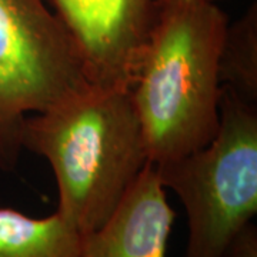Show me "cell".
I'll return each mask as SVG.
<instances>
[{
  "instance_id": "2",
  "label": "cell",
  "mask_w": 257,
  "mask_h": 257,
  "mask_svg": "<svg viewBox=\"0 0 257 257\" xmlns=\"http://www.w3.org/2000/svg\"><path fill=\"white\" fill-rule=\"evenodd\" d=\"M22 149L55 175L57 211L80 234L99 229L150 160L130 89L89 86L28 116Z\"/></svg>"
},
{
  "instance_id": "9",
  "label": "cell",
  "mask_w": 257,
  "mask_h": 257,
  "mask_svg": "<svg viewBox=\"0 0 257 257\" xmlns=\"http://www.w3.org/2000/svg\"><path fill=\"white\" fill-rule=\"evenodd\" d=\"M220 257H257V229L248 223L224 248Z\"/></svg>"
},
{
  "instance_id": "7",
  "label": "cell",
  "mask_w": 257,
  "mask_h": 257,
  "mask_svg": "<svg viewBox=\"0 0 257 257\" xmlns=\"http://www.w3.org/2000/svg\"><path fill=\"white\" fill-rule=\"evenodd\" d=\"M82 234L56 210L47 217L0 207V257H80Z\"/></svg>"
},
{
  "instance_id": "1",
  "label": "cell",
  "mask_w": 257,
  "mask_h": 257,
  "mask_svg": "<svg viewBox=\"0 0 257 257\" xmlns=\"http://www.w3.org/2000/svg\"><path fill=\"white\" fill-rule=\"evenodd\" d=\"M227 25L207 0H155L130 86L152 165L199 150L217 133L219 55Z\"/></svg>"
},
{
  "instance_id": "3",
  "label": "cell",
  "mask_w": 257,
  "mask_h": 257,
  "mask_svg": "<svg viewBox=\"0 0 257 257\" xmlns=\"http://www.w3.org/2000/svg\"><path fill=\"white\" fill-rule=\"evenodd\" d=\"M155 169L187 213L186 257H220L257 213V103L221 86L210 143Z\"/></svg>"
},
{
  "instance_id": "10",
  "label": "cell",
  "mask_w": 257,
  "mask_h": 257,
  "mask_svg": "<svg viewBox=\"0 0 257 257\" xmlns=\"http://www.w3.org/2000/svg\"><path fill=\"white\" fill-rule=\"evenodd\" d=\"M207 2H210V3H216V5H217V2H220V0H207Z\"/></svg>"
},
{
  "instance_id": "4",
  "label": "cell",
  "mask_w": 257,
  "mask_h": 257,
  "mask_svg": "<svg viewBox=\"0 0 257 257\" xmlns=\"http://www.w3.org/2000/svg\"><path fill=\"white\" fill-rule=\"evenodd\" d=\"M89 86L77 49L45 0H0V170L18 165L28 116Z\"/></svg>"
},
{
  "instance_id": "5",
  "label": "cell",
  "mask_w": 257,
  "mask_h": 257,
  "mask_svg": "<svg viewBox=\"0 0 257 257\" xmlns=\"http://www.w3.org/2000/svg\"><path fill=\"white\" fill-rule=\"evenodd\" d=\"M80 56L87 82L130 89L155 0H45Z\"/></svg>"
},
{
  "instance_id": "8",
  "label": "cell",
  "mask_w": 257,
  "mask_h": 257,
  "mask_svg": "<svg viewBox=\"0 0 257 257\" xmlns=\"http://www.w3.org/2000/svg\"><path fill=\"white\" fill-rule=\"evenodd\" d=\"M219 80L240 97L257 103L256 3L240 20L226 28L219 55Z\"/></svg>"
},
{
  "instance_id": "6",
  "label": "cell",
  "mask_w": 257,
  "mask_h": 257,
  "mask_svg": "<svg viewBox=\"0 0 257 257\" xmlns=\"http://www.w3.org/2000/svg\"><path fill=\"white\" fill-rule=\"evenodd\" d=\"M173 221L165 187L149 163L110 217L82 234L80 257H166Z\"/></svg>"
}]
</instances>
